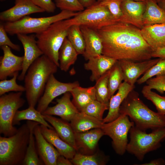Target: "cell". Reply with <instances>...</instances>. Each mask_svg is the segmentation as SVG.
<instances>
[{
  "label": "cell",
  "instance_id": "2e32d148",
  "mask_svg": "<svg viewBox=\"0 0 165 165\" xmlns=\"http://www.w3.org/2000/svg\"><path fill=\"white\" fill-rule=\"evenodd\" d=\"M76 151L84 154L94 153L98 143L105 134L101 128L93 129L82 132H74Z\"/></svg>",
  "mask_w": 165,
  "mask_h": 165
},
{
  "label": "cell",
  "instance_id": "9a60e30c",
  "mask_svg": "<svg viewBox=\"0 0 165 165\" xmlns=\"http://www.w3.org/2000/svg\"><path fill=\"white\" fill-rule=\"evenodd\" d=\"M15 5L0 13L1 20L6 22L17 21L28 15L45 12L30 0H14Z\"/></svg>",
  "mask_w": 165,
  "mask_h": 165
},
{
  "label": "cell",
  "instance_id": "f35d334b",
  "mask_svg": "<svg viewBox=\"0 0 165 165\" xmlns=\"http://www.w3.org/2000/svg\"><path fill=\"white\" fill-rule=\"evenodd\" d=\"M19 76V72L15 73L13 78L9 79L1 80L0 82V96L10 91L23 92L25 91L24 86L18 84L16 80Z\"/></svg>",
  "mask_w": 165,
  "mask_h": 165
},
{
  "label": "cell",
  "instance_id": "30bf717a",
  "mask_svg": "<svg viewBox=\"0 0 165 165\" xmlns=\"http://www.w3.org/2000/svg\"><path fill=\"white\" fill-rule=\"evenodd\" d=\"M134 125L133 121L129 120L128 116L120 114L115 120L104 123L101 129L105 135L108 136L112 139L113 145L116 153L122 155L126 151L128 143V133L131 127Z\"/></svg>",
  "mask_w": 165,
  "mask_h": 165
},
{
  "label": "cell",
  "instance_id": "7dc6e473",
  "mask_svg": "<svg viewBox=\"0 0 165 165\" xmlns=\"http://www.w3.org/2000/svg\"><path fill=\"white\" fill-rule=\"evenodd\" d=\"M165 164V161L162 158H160L152 160L149 163L142 164V165H163Z\"/></svg>",
  "mask_w": 165,
  "mask_h": 165
},
{
  "label": "cell",
  "instance_id": "f5cc1de1",
  "mask_svg": "<svg viewBox=\"0 0 165 165\" xmlns=\"http://www.w3.org/2000/svg\"><path fill=\"white\" fill-rule=\"evenodd\" d=\"M105 0H97V2H102V1H104Z\"/></svg>",
  "mask_w": 165,
  "mask_h": 165
},
{
  "label": "cell",
  "instance_id": "7402d4cb",
  "mask_svg": "<svg viewBox=\"0 0 165 165\" xmlns=\"http://www.w3.org/2000/svg\"><path fill=\"white\" fill-rule=\"evenodd\" d=\"M135 85H130L124 81L119 86L117 93L110 98L109 104L108 112L103 119L104 123L113 120L119 116L120 107L122 103L130 92L134 90Z\"/></svg>",
  "mask_w": 165,
  "mask_h": 165
},
{
  "label": "cell",
  "instance_id": "5b68a950",
  "mask_svg": "<svg viewBox=\"0 0 165 165\" xmlns=\"http://www.w3.org/2000/svg\"><path fill=\"white\" fill-rule=\"evenodd\" d=\"M71 26L66 19L55 22L46 29L35 34L38 46L44 55L58 67L60 49L67 37Z\"/></svg>",
  "mask_w": 165,
  "mask_h": 165
},
{
  "label": "cell",
  "instance_id": "bcb514c9",
  "mask_svg": "<svg viewBox=\"0 0 165 165\" xmlns=\"http://www.w3.org/2000/svg\"><path fill=\"white\" fill-rule=\"evenodd\" d=\"M152 57L163 58L165 57V47L153 51L152 53Z\"/></svg>",
  "mask_w": 165,
  "mask_h": 165
},
{
  "label": "cell",
  "instance_id": "7a4b0ae2",
  "mask_svg": "<svg viewBox=\"0 0 165 165\" xmlns=\"http://www.w3.org/2000/svg\"><path fill=\"white\" fill-rule=\"evenodd\" d=\"M58 67L43 54L30 66L24 78L25 95L29 106L35 107L42 95L50 76Z\"/></svg>",
  "mask_w": 165,
  "mask_h": 165
},
{
  "label": "cell",
  "instance_id": "d4e9b609",
  "mask_svg": "<svg viewBox=\"0 0 165 165\" xmlns=\"http://www.w3.org/2000/svg\"><path fill=\"white\" fill-rule=\"evenodd\" d=\"M43 115L45 119L52 126L59 137L76 151L74 132L70 123L62 119L56 118L52 115Z\"/></svg>",
  "mask_w": 165,
  "mask_h": 165
},
{
  "label": "cell",
  "instance_id": "f6af8a7d",
  "mask_svg": "<svg viewBox=\"0 0 165 165\" xmlns=\"http://www.w3.org/2000/svg\"><path fill=\"white\" fill-rule=\"evenodd\" d=\"M71 160L64 156L60 155L58 157L56 161V165H72Z\"/></svg>",
  "mask_w": 165,
  "mask_h": 165
},
{
  "label": "cell",
  "instance_id": "f907efd6",
  "mask_svg": "<svg viewBox=\"0 0 165 165\" xmlns=\"http://www.w3.org/2000/svg\"><path fill=\"white\" fill-rule=\"evenodd\" d=\"M158 5L165 11V4H159Z\"/></svg>",
  "mask_w": 165,
  "mask_h": 165
},
{
  "label": "cell",
  "instance_id": "b9f144b4",
  "mask_svg": "<svg viewBox=\"0 0 165 165\" xmlns=\"http://www.w3.org/2000/svg\"><path fill=\"white\" fill-rule=\"evenodd\" d=\"M146 83L151 89H155L161 94L165 92V75L156 76L151 78Z\"/></svg>",
  "mask_w": 165,
  "mask_h": 165
},
{
  "label": "cell",
  "instance_id": "f546056e",
  "mask_svg": "<svg viewBox=\"0 0 165 165\" xmlns=\"http://www.w3.org/2000/svg\"><path fill=\"white\" fill-rule=\"evenodd\" d=\"M29 128L30 135L28 144L22 165H42L44 164L38 155L35 145L34 129L39 123L28 120L26 123Z\"/></svg>",
  "mask_w": 165,
  "mask_h": 165
},
{
  "label": "cell",
  "instance_id": "7c38bea8",
  "mask_svg": "<svg viewBox=\"0 0 165 165\" xmlns=\"http://www.w3.org/2000/svg\"><path fill=\"white\" fill-rule=\"evenodd\" d=\"M160 59L157 58L140 62L127 60L118 61L123 80L130 85H134L139 77L156 64Z\"/></svg>",
  "mask_w": 165,
  "mask_h": 165
},
{
  "label": "cell",
  "instance_id": "7bdbcfd3",
  "mask_svg": "<svg viewBox=\"0 0 165 165\" xmlns=\"http://www.w3.org/2000/svg\"><path fill=\"white\" fill-rule=\"evenodd\" d=\"M7 32L3 24L0 25V46H7L13 50L16 51L20 50V46L12 42L7 35Z\"/></svg>",
  "mask_w": 165,
  "mask_h": 165
},
{
  "label": "cell",
  "instance_id": "60d3db41",
  "mask_svg": "<svg viewBox=\"0 0 165 165\" xmlns=\"http://www.w3.org/2000/svg\"><path fill=\"white\" fill-rule=\"evenodd\" d=\"M122 0H105L98 3L101 5L106 6L114 18L120 22L121 18L123 16L120 7Z\"/></svg>",
  "mask_w": 165,
  "mask_h": 165
},
{
  "label": "cell",
  "instance_id": "484cf974",
  "mask_svg": "<svg viewBox=\"0 0 165 165\" xmlns=\"http://www.w3.org/2000/svg\"><path fill=\"white\" fill-rule=\"evenodd\" d=\"M104 122L84 112L79 111L70 121L74 132H82L95 128H101Z\"/></svg>",
  "mask_w": 165,
  "mask_h": 165
},
{
  "label": "cell",
  "instance_id": "5bb4252c",
  "mask_svg": "<svg viewBox=\"0 0 165 165\" xmlns=\"http://www.w3.org/2000/svg\"><path fill=\"white\" fill-rule=\"evenodd\" d=\"M146 6L145 2L123 0L120 6L123 14L120 22L132 24L141 29L144 26L143 18Z\"/></svg>",
  "mask_w": 165,
  "mask_h": 165
},
{
  "label": "cell",
  "instance_id": "e575fe53",
  "mask_svg": "<svg viewBox=\"0 0 165 165\" xmlns=\"http://www.w3.org/2000/svg\"><path fill=\"white\" fill-rule=\"evenodd\" d=\"M123 80L122 72L117 61L110 69L108 79V84L110 98L118 89Z\"/></svg>",
  "mask_w": 165,
  "mask_h": 165
},
{
  "label": "cell",
  "instance_id": "1f68e13d",
  "mask_svg": "<svg viewBox=\"0 0 165 165\" xmlns=\"http://www.w3.org/2000/svg\"><path fill=\"white\" fill-rule=\"evenodd\" d=\"M110 69L96 81L94 87L96 100L103 103L109 104L110 97L108 81Z\"/></svg>",
  "mask_w": 165,
  "mask_h": 165
},
{
  "label": "cell",
  "instance_id": "4dcf8cb0",
  "mask_svg": "<svg viewBox=\"0 0 165 165\" xmlns=\"http://www.w3.org/2000/svg\"><path fill=\"white\" fill-rule=\"evenodd\" d=\"M23 120L36 122L50 128L54 129L45 119L43 115L34 107L29 106L25 109L17 111L13 120V125L19 124L20 121Z\"/></svg>",
  "mask_w": 165,
  "mask_h": 165
},
{
  "label": "cell",
  "instance_id": "52a82bcc",
  "mask_svg": "<svg viewBox=\"0 0 165 165\" xmlns=\"http://www.w3.org/2000/svg\"><path fill=\"white\" fill-rule=\"evenodd\" d=\"M78 13L64 10L55 15L47 17L34 18L27 16L17 21L6 22L3 25L6 32L11 35L19 34H36L52 24L73 17Z\"/></svg>",
  "mask_w": 165,
  "mask_h": 165
},
{
  "label": "cell",
  "instance_id": "681fc988",
  "mask_svg": "<svg viewBox=\"0 0 165 165\" xmlns=\"http://www.w3.org/2000/svg\"><path fill=\"white\" fill-rule=\"evenodd\" d=\"M158 4H165V0H154Z\"/></svg>",
  "mask_w": 165,
  "mask_h": 165
},
{
  "label": "cell",
  "instance_id": "74e56055",
  "mask_svg": "<svg viewBox=\"0 0 165 165\" xmlns=\"http://www.w3.org/2000/svg\"><path fill=\"white\" fill-rule=\"evenodd\" d=\"M165 75V57L160 58L159 61L155 65L148 70L143 75L138 79L137 82L141 84L149 79L156 76Z\"/></svg>",
  "mask_w": 165,
  "mask_h": 165
},
{
  "label": "cell",
  "instance_id": "8fae6325",
  "mask_svg": "<svg viewBox=\"0 0 165 165\" xmlns=\"http://www.w3.org/2000/svg\"><path fill=\"white\" fill-rule=\"evenodd\" d=\"M53 75H51L49 78L43 93L38 102L36 109L42 113L54 98L66 92H70L74 88L79 86L77 81L69 83L60 82Z\"/></svg>",
  "mask_w": 165,
  "mask_h": 165
},
{
  "label": "cell",
  "instance_id": "8d00e7d4",
  "mask_svg": "<svg viewBox=\"0 0 165 165\" xmlns=\"http://www.w3.org/2000/svg\"><path fill=\"white\" fill-rule=\"evenodd\" d=\"M108 108L109 104L103 103L95 100L86 106L80 112L103 121V114Z\"/></svg>",
  "mask_w": 165,
  "mask_h": 165
},
{
  "label": "cell",
  "instance_id": "ab89813d",
  "mask_svg": "<svg viewBox=\"0 0 165 165\" xmlns=\"http://www.w3.org/2000/svg\"><path fill=\"white\" fill-rule=\"evenodd\" d=\"M56 6L61 10L73 12L82 11L84 8L78 0H54Z\"/></svg>",
  "mask_w": 165,
  "mask_h": 165
},
{
  "label": "cell",
  "instance_id": "f1b7e54d",
  "mask_svg": "<svg viewBox=\"0 0 165 165\" xmlns=\"http://www.w3.org/2000/svg\"><path fill=\"white\" fill-rule=\"evenodd\" d=\"M78 55L76 50L66 37L59 52V67L61 70L67 71L70 67L75 63Z\"/></svg>",
  "mask_w": 165,
  "mask_h": 165
},
{
  "label": "cell",
  "instance_id": "603a6c76",
  "mask_svg": "<svg viewBox=\"0 0 165 165\" xmlns=\"http://www.w3.org/2000/svg\"><path fill=\"white\" fill-rule=\"evenodd\" d=\"M141 31L153 51L165 47V24L144 26Z\"/></svg>",
  "mask_w": 165,
  "mask_h": 165
},
{
  "label": "cell",
  "instance_id": "836d02e7",
  "mask_svg": "<svg viewBox=\"0 0 165 165\" xmlns=\"http://www.w3.org/2000/svg\"><path fill=\"white\" fill-rule=\"evenodd\" d=\"M67 38L76 50L78 55H83L85 50V42L80 26L74 25L69 29Z\"/></svg>",
  "mask_w": 165,
  "mask_h": 165
},
{
  "label": "cell",
  "instance_id": "ac0fdd59",
  "mask_svg": "<svg viewBox=\"0 0 165 165\" xmlns=\"http://www.w3.org/2000/svg\"><path fill=\"white\" fill-rule=\"evenodd\" d=\"M40 124H37L34 129L37 152L40 159L46 165H56V161L60 155L57 149L42 135Z\"/></svg>",
  "mask_w": 165,
  "mask_h": 165
},
{
  "label": "cell",
  "instance_id": "3957f363",
  "mask_svg": "<svg viewBox=\"0 0 165 165\" xmlns=\"http://www.w3.org/2000/svg\"><path fill=\"white\" fill-rule=\"evenodd\" d=\"M119 114H125L135 126L144 130L165 127V115L150 109L141 100L138 93L132 90L122 103Z\"/></svg>",
  "mask_w": 165,
  "mask_h": 165
},
{
  "label": "cell",
  "instance_id": "8992f818",
  "mask_svg": "<svg viewBox=\"0 0 165 165\" xmlns=\"http://www.w3.org/2000/svg\"><path fill=\"white\" fill-rule=\"evenodd\" d=\"M129 132L130 140L126 151L141 161L146 154L159 148L161 142L165 139V127L153 130L148 134L134 125Z\"/></svg>",
  "mask_w": 165,
  "mask_h": 165
},
{
  "label": "cell",
  "instance_id": "9c48e42d",
  "mask_svg": "<svg viewBox=\"0 0 165 165\" xmlns=\"http://www.w3.org/2000/svg\"><path fill=\"white\" fill-rule=\"evenodd\" d=\"M22 92L11 93L0 96V133L4 137L12 136L17 130L13 122L16 112L25 101L22 97Z\"/></svg>",
  "mask_w": 165,
  "mask_h": 165
},
{
  "label": "cell",
  "instance_id": "4fadbf2b",
  "mask_svg": "<svg viewBox=\"0 0 165 165\" xmlns=\"http://www.w3.org/2000/svg\"><path fill=\"white\" fill-rule=\"evenodd\" d=\"M16 35L22 45L24 51L23 68L17 78L19 81H22L24 80L30 66L43 54L38 45L35 35L19 34Z\"/></svg>",
  "mask_w": 165,
  "mask_h": 165
},
{
  "label": "cell",
  "instance_id": "d6a6232c",
  "mask_svg": "<svg viewBox=\"0 0 165 165\" xmlns=\"http://www.w3.org/2000/svg\"><path fill=\"white\" fill-rule=\"evenodd\" d=\"M71 161L75 165H103L106 163L107 159L96 153L92 154H84L76 152Z\"/></svg>",
  "mask_w": 165,
  "mask_h": 165
},
{
  "label": "cell",
  "instance_id": "6da1fadb",
  "mask_svg": "<svg viewBox=\"0 0 165 165\" xmlns=\"http://www.w3.org/2000/svg\"><path fill=\"white\" fill-rule=\"evenodd\" d=\"M102 42V54L116 60L140 62L151 59L153 51L141 29L119 22L95 30Z\"/></svg>",
  "mask_w": 165,
  "mask_h": 165
},
{
  "label": "cell",
  "instance_id": "83f0119b",
  "mask_svg": "<svg viewBox=\"0 0 165 165\" xmlns=\"http://www.w3.org/2000/svg\"><path fill=\"white\" fill-rule=\"evenodd\" d=\"M70 92L73 97L72 101L79 111L96 100L94 86L87 88L79 86L74 88Z\"/></svg>",
  "mask_w": 165,
  "mask_h": 165
},
{
  "label": "cell",
  "instance_id": "e0dca14e",
  "mask_svg": "<svg viewBox=\"0 0 165 165\" xmlns=\"http://www.w3.org/2000/svg\"><path fill=\"white\" fill-rule=\"evenodd\" d=\"M3 55L0 57V79H6L8 77L13 76L17 72L22 71L24 57L14 54L11 48L6 46H1Z\"/></svg>",
  "mask_w": 165,
  "mask_h": 165
},
{
  "label": "cell",
  "instance_id": "ee69618b",
  "mask_svg": "<svg viewBox=\"0 0 165 165\" xmlns=\"http://www.w3.org/2000/svg\"><path fill=\"white\" fill-rule=\"evenodd\" d=\"M35 5L48 13H53L56 6L52 0H30Z\"/></svg>",
  "mask_w": 165,
  "mask_h": 165
},
{
  "label": "cell",
  "instance_id": "277c9868",
  "mask_svg": "<svg viewBox=\"0 0 165 165\" xmlns=\"http://www.w3.org/2000/svg\"><path fill=\"white\" fill-rule=\"evenodd\" d=\"M30 129L26 123L15 134L9 137H0V165H22L28 146Z\"/></svg>",
  "mask_w": 165,
  "mask_h": 165
},
{
  "label": "cell",
  "instance_id": "816d5d0a",
  "mask_svg": "<svg viewBox=\"0 0 165 165\" xmlns=\"http://www.w3.org/2000/svg\"><path fill=\"white\" fill-rule=\"evenodd\" d=\"M136 1H142V2H146L147 0H134Z\"/></svg>",
  "mask_w": 165,
  "mask_h": 165
},
{
  "label": "cell",
  "instance_id": "4316f807",
  "mask_svg": "<svg viewBox=\"0 0 165 165\" xmlns=\"http://www.w3.org/2000/svg\"><path fill=\"white\" fill-rule=\"evenodd\" d=\"M143 16L144 26L165 24V11L154 0H147Z\"/></svg>",
  "mask_w": 165,
  "mask_h": 165
},
{
  "label": "cell",
  "instance_id": "cb8c5ba5",
  "mask_svg": "<svg viewBox=\"0 0 165 165\" xmlns=\"http://www.w3.org/2000/svg\"><path fill=\"white\" fill-rule=\"evenodd\" d=\"M41 132L45 138L58 151L60 155L71 160L76 151L72 146L63 140L54 129L40 124Z\"/></svg>",
  "mask_w": 165,
  "mask_h": 165
},
{
  "label": "cell",
  "instance_id": "db71d44e",
  "mask_svg": "<svg viewBox=\"0 0 165 165\" xmlns=\"http://www.w3.org/2000/svg\"><path fill=\"white\" fill-rule=\"evenodd\" d=\"M5 0H0V1H5Z\"/></svg>",
  "mask_w": 165,
  "mask_h": 165
},
{
  "label": "cell",
  "instance_id": "d6986e66",
  "mask_svg": "<svg viewBox=\"0 0 165 165\" xmlns=\"http://www.w3.org/2000/svg\"><path fill=\"white\" fill-rule=\"evenodd\" d=\"M71 96L70 92L64 94L60 98L57 99V104L52 107H48L42 114L58 116L64 120L70 122L79 112L71 100Z\"/></svg>",
  "mask_w": 165,
  "mask_h": 165
},
{
  "label": "cell",
  "instance_id": "c3c4849f",
  "mask_svg": "<svg viewBox=\"0 0 165 165\" xmlns=\"http://www.w3.org/2000/svg\"><path fill=\"white\" fill-rule=\"evenodd\" d=\"M81 5L85 8H88L94 4L96 0H78Z\"/></svg>",
  "mask_w": 165,
  "mask_h": 165
},
{
  "label": "cell",
  "instance_id": "44dd1931",
  "mask_svg": "<svg viewBox=\"0 0 165 165\" xmlns=\"http://www.w3.org/2000/svg\"><path fill=\"white\" fill-rule=\"evenodd\" d=\"M117 60L103 54L91 58L84 64L85 69L90 71V80L96 81L110 70Z\"/></svg>",
  "mask_w": 165,
  "mask_h": 165
},
{
  "label": "cell",
  "instance_id": "d590c367",
  "mask_svg": "<svg viewBox=\"0 0 165 165\" xmlns=\"http://www.w3.org/2000/svg\"><path fill=\"white\" fill-rule=\"evenodd\" d=\"M141 93L145 97L155 105L157 112L165 115V96H161L153 92L147 85L143 87Z\"/></svg>",
  "mask_w": 165,
  "mask_h": 165
},
{
  "label": "cell",
  "instance_id": "ffe728a7",
  "mask_svg": "<svg viewBox=\"0 0 165 165\" xmlns=\"http://www.w3.org/2000/svg\"><path fill=\"white\" fill-rule=\"evenodd\" d=\"M85 42L83 55L86 60L102 54V41L96 30L83 26H80Z\"/></svg>",
  "mask_w": 165,
  "mask_h": 165
},
{
  "label": "cell",
  "instance_id": "ba28073f",
  "mask_svg": "<svg viewBox=\"0 0 165 165\" xmlns=\"http://www.w3.org/2000/svg\"><path fill=\"white\" fill-rule=\"evenodd\" d=\"M66 21L70 26H83L94 30L119 22L114 18L106 6L97 2Z\"/></svg>",
  "mask_w": 165,
  "mask_h": 165
}]
</instances>
